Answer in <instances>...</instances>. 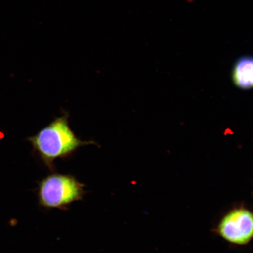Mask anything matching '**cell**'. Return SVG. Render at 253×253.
Instances as JSON below:
<instances>
[{
  "mask_svg": "<svg viewBox=\"0 0 253 253\" xmlns=\"http://www.w3.org/2000/svg\"><path fill=\"white\" fill-rule=\"evenodd\" d=\"M69 114L65 112L27 139L34 153L51 172L55 170L56 160L68 158L82 147L88 145L98 146L96 142L83 141L77 137L69 126Z\"/></svg>",
  "mask_w": 253,
  "mask_h": 253,
  "instance_id": "obj_1",
  "label": "cell"
},
{
  "mask_svg": "<svg viewBox=\"0 0 253 253\" xmlns=\"http://www.w3.org/2000/svg\"><path fill=\"white\" fill-rule=\"evenodd\" d=\"M84 185L75 176L58 173L47 175L39 183L38 199L41 207L67 210L68 206L82 201Z\"/></svg>",
  "mask_w": 253,
  "mask_h": 253,
  "instance_id": "obj_2",
  "label": "cell"
},
{
  "mask_svg": "<svg viewBox=\"0 0 253 253\" xmlns=\"http://www.w3.org/2000/svg\"><path fill=\"white\" fill-rule=\"evenodd\" d=\"M227 242L236 245H248L253 235V216L245 207L233 209L224 216L216 229Z\"/></svg>",
  "mask_w": 253,
  "mask_h": 253,
  "instance_id": "obj_3",
  "label": "cell"
},
{
  "mask_svg": "<svg viewBox=\"0 0 253 253\" xmlns=\"http://www.w3.org/2000/svg\"><path fill=\"white\" fill-rule=\"evenodd\" d=\"M232 77L234 84L240 89H251L253 84L252 57L244 56L239 58L233 66Z\"/></svg>",
  "mask_w": 253,
  "mask_h": 253,
  "instance_id": "obj_4",
  "label": "cell"
}]
</instances>
